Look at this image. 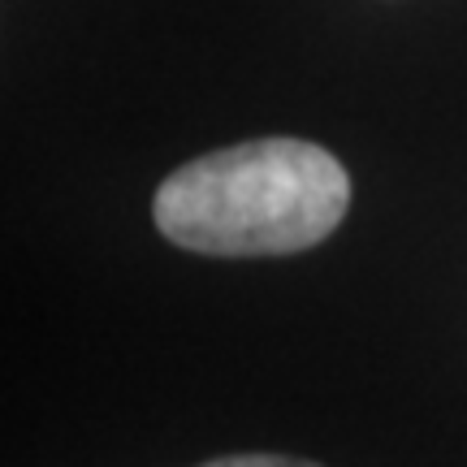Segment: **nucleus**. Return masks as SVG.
<instances>
[{
	"mask_svg": "<svg viewBox=\"0 0 467 467\" xmlns=\"http://www.w3.org/2000/svg\"><path fill=\"white\" fill-rule=\"evenodd\" d=\"M200 467H317L307 459H285V454H230V459H213Z\"/></svg>",
	"mask_w": 467,
	"mask_h": 467,
	"instance_id": "2",
	"label": "nucleus"
},
{
	"mask_svg": "<svg viewBox=\"0 0 467 467\" xmlns=\"http://www.w3.org/2000/svg\"><path fill=\"white\" fill-rule=\"evenodd\" d=\"M350 208V178L317 143L255 139L173 169L156 230L200 255H290L317 247Z\"/></svg>",
	"mask_w": 467,
	"mask_h": 467,
	"instance_id": "1",
	"label": "nucleus"
}]
</instances>
